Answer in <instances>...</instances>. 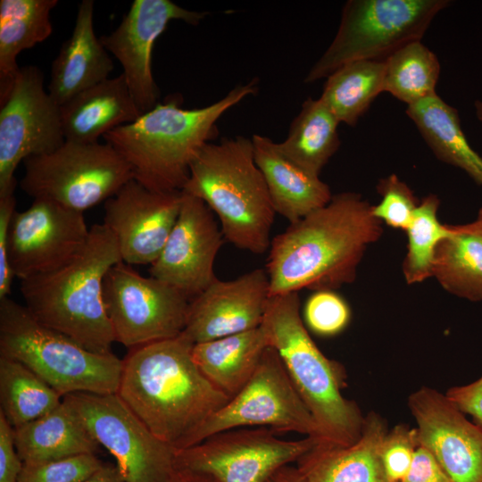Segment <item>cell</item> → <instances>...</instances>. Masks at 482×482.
<instances>
[{
    "label": "cell",
    "mask_w": 482,
    "mask_h": 482,
    "mask_svg": "<svg viewBox=\"0 0 482 482\" xmlns=\"http://www.w3.org/2000/svg\"><path fill=\"white\" fill-rule=\"evenodd\" d=\"M0 355L18 361L62 397L118 391L123 362L98 353L37 320L10 297L0 300Z\"/></svg>",
    "instance_id": "7"
},
{
    "label": "cell",
    "mask_w": 482,
    "mask_h": 482,
    "mask_svg": "<svg viewBox=\"0 0 482 482\" xmlns=\"http://www.w3.org/2000/svg\"><path fill=\"white\" fill-rule=\"evenodd\" d=\"M255 79L201 108L180 107L176 97L158 103L133 122L103 138L129 164L134 179L156 192L182 191L192 162L218 136L217 122L230 108L258 91Z\"/></svg>",
    "instance_id": "3"
},
{
    "label": "cell",
    "mask_w": 482,
    "mask_h": 482,
    "mask_svg": "<svg viewBox=\"0 0 482 482\" xmlns=\"http://www.w3.org/2000/svg\"><path fill=\"white\" fill-rule=\"evenodd\" d=\"M141 115L122 74L108 78L60 105L64 138L78 143L98 142L109 131Z\"/></svg>",
    "instance_id": "24"
},
{
    "label": "cell",
    "mask_w": 482,
    "mask_h": 482,
    "mask_svg": "<svg viewBox=\"0 0 482 482\" xmlns=\"http://www.w3.org/2000/svg\"><path fill=\"white\" fill-rule=\"evenodd\" d=\"M22 467L15 446L14 428L0 412V482H17Z\"/></svg>",
    "instance_id": "40"
},
{
    "label": "cell",
    "mask_w": 482,
    "mask_h": 482,
    "mask_svg": "<svg viewBox=\"0 0 482 482\" xmlns=\"http://www.w3.org/2000/svg\"><path fill=\"white\" fill-rule=\"evenodd\" d=\"M182 191L156 192L136 179L104 203L103 224L114 236L121 261L152 264L161 254L178 220Z\"/></svg>",
    "instance_id": "18"
},
{
    "label": "cell",
    "mask_w": 482,
    "mask_h": 482,
    "mask_svg": "<svg viewBox=\"0 0 482 482\" xmlns=\"http://www.w3.org/2000/svg\"><path fill=\"white\" fill-rule=\"evenodd\" d=\"M65 142L60 105L44 88L42 71L21 67L0 103V195L14 192V172L26 159L48 154Z\"/></svg>",
    "instance_id": "14"
},
{
    "label": "cell",
    "mask_w": 482,
    "mask_h": 482,
    "mask_svg": "<svg viewBox=\"0 0 482 482\" xmlns=\"http://www.w3.org/2000/svg\"><path fill=\"white\" fill-rule=\"evenodd\" d=\"M269 298L266 270L255 269L232 280L216 278L190 300L182 334L197 344L257 328Z\"/></svg>",
    "instance_id": "20"
},
{
    "label": "cell",
    "mask_w": 482,
    "mask_h": 482,
    "mask_svg": "<svg viewBox=\"0 0 482 482\" xmlns=\"http://www.w3.org/2000/svg\"><path fill=\"white\" fill-rule=\"evenodd\" d=\"M384 92L407 104L435 94L440 62L420 40L411 42L384 60Z\"/></svg>",
    "instance_id": "33"
},
{
    "label": "cell",
    "mask_w": 482,
    "mask_h": 482,
    "mask_svg": "<svg viewBox=\"0 0 482 482\" xmlns=\"http://www.w3.org/2000/svg\"><path fill=\"white\" fill-rule=\"evenodd\" d=\"M210 12L185 9L170 0H135L119 26L100 40L122 67L129 92L143 114L159 102L152 71L154 43L171 21L198 25Z\"/></svg>",
    "instance_id": "16"
},
{
    "label": "cell",
    "mask_w": 482,
    "mask_h": 482,
    "mask_svg": "<svg viewBox=\"0 0 482 482\" xmlns=\"http://www.w3.org/2000/svg\"><path fill=\"white\" fill-rule=\"evenodd\" d=\"M401 482H453L433 454L419 445L411 465Z\"/></svg>",
    "instance_id": "42"
},
{
    "label": "cell",
    "mask_w": 482,
    "mask_h": 482,
    "mask_svg": "<svg viewBox=\"0 0 482 482\" xmlns=\"http://www.w3.org/2000/svg\"><path fill=\"white\" fill-rule=\"evenodd\" d=\"M89 231L83 212L34 199L11 220L7 253L14 278L23 280L62 267L81 251Z\"/></svg>",
    "instance_id": "15"
},
{
    "label": "cell",
    "mask_w": 482,
    "mask_h": 482,
    "mask_svg": "<svg viewBox=\"0 0 482 482\" xmlns=\"http://www.w3.org/2000/svg\"><path fill=\"white\" fill-rule=\"evenodd\" d=\"M267 482H308L296 466L290 464L278 470Z\"/></svg>",
    "instance_id": "44"
},
{
    "label": "cell",
    "mask_w": 482,
    "mask_h": 482,
    "mask_svg": "<svg viewBox=\"0 0 482 482\" xmlns=\"http://www.w3.org/2000/svg\"><path fill=\"white\" fill-rule=\"evenodd\" d=\"M318 441L313 436L284 440L265 427L233 428L176 451L175 467L207 474L219 482H267Z\"/></svg>",
    "instance_id": "13"
},
{
    "label": "cell",
    "mask_w": 482,
    "mask_h": 482,
    "mask_svg": "<svg viewBox=\"0 0 482 482\" xmlns=\"http://www.w3.org/2000/svg\"><path fill=\"white\" fill-rule=\"evenodd\" d=\"M261 327L278 353L295 387L312 413L320 440L337 445L355 442L364 416L345 398L343 366L319 349L300 314L298 292L270 295Z\"/></svg>",
    "instance_id": "5"
},
{
    "label": "cell",
    "mask_w": 482,
    "mask_h": 482,
    "mask_svg": "<svg viewBox=\"0 0 482 482\" xmlns=\"http://www.w3.org/2000/svg\"><path fill=\"white\" fill-rule=\"evenodd\" d=\"M57 0L0 1V103L9 94L21 67L19 54L53 33L51 11Z\"/></svg>",
    "instance_id": "28"
},
{
    "label": "cell",
    "mask_w": 482,
    "mask_h": 482,
    "mask_svg": "<svg viewBox=\"0 0 482 482\" xmlns=\"http://www.w3.org/2000/svg\"><path fill=\"white\" fill-rule=\"evenodd\" d=\"M384 61L348 62L327 78L320 99L340 123L353 127L384 92Z\"/></svg>",
    "instance_id": "31"
},
{
    "label": "cell",
    "mask_w": 482,
    "mask_h": 482,
    "mask_svg": "<svg viewBox=\"0 0 482 482\" xmlns=\"http://www.w3.org/2000/svg\"><path fill=\"white\" fill-rule=\"evenodd\" d=\"M14 431L15 446L24 464L96 453L100 447L64 399L54 410Z\"/></svg>",
    "instance_id": "25"
},
{
    "label": "cell",
    "mask_w": 482,
    "mask_h": 482,
    "mask_svg": "<svg viewBox=\"0 0 482 482\" xmlns=\"http://www.w3.org/2000/svg\"><path fill=\"white\" fill-rule=\"evenodd\" d=\"M475 113L478 120L482 122V101L478 100L474 103Z\"/></svg>",
    "instance_id": "47"
},
{
    "label": "cell",
    "mask_w": 482,
    "mask_h": 482,
    "mask_svg": "<svg viewBox=\"0 0 482 482\" xmlns=\"http://www.w3.org/2000/svg\"><path fill=\"white\" fill-rule=\"evenodd\" d=\"M340 122L320 99L308 97L292 120L278 149L306 172L320 177L323 167L338 150Z\"/></svg>",
    "instance_id": "29"
},
{
    "label": "cell",
    "mask_w": 482,
    "mask_h": 482,
    "mask_svg": "<svg viewBox=\"0 0 482 482\" xmlns=\"http://www.w3.org/2000/svg\"><path fill=\"white\" fill-rule=\"evenodd\" d=\"M448 0H349L337 34L310 69L304 83L328 78L344 64L384 61L402 46L421 40Z\"/></svg>",
    "instance_id": "8"
},
{
    "label": "cell",
    "mask_w": 482,
    "mask_h": 482,
    "mask_svg": "<svg viewBox=\"0 0 482 482\" xmlns=\"http://www.w3.org/2000/svg\"><path fill=\"white\" fill-rule=\"evenodd\" d=\"M251 139L276 213L294 223L331 200L329 187L289 160L277 143L260 134Z\"/></svg>",
    "instance_id": "23"
},
{
    "label": "cell",
    "mask_w": 482,
    "mask_h": 482,
    "mask_svg": "<svg viewBox=\"0 0 482 482\" xmlns=\"http://www.w3.org/2000/svg\"><path fill=\"white\" fill-rule=\"evenodd\" d=\"M446 397L472 421L482 428V374L476 380L453 386L445 393Z\"/></svg>",
    "instance_id": "41"
},
{
    "label": "cell",
    "mask_w": 482,
    "mask_h": 482,
    "mask_svg": "<svg viewBox=\"0 0 482 482\" xmlns=\"http://www.w3.org/2000/svg\"><path fill=\"white\" fill-rule=\"evenodd\" d=\"M83 482H126L118 468L110 464H103L96 471Z\"/></svg>",
    "instance_id": "43"
},
{
    "label": "cell",
    "mask_w": 482,
    "mask_h": 482,
    "mask_svg": "<svg viewBox=\"0 0 482 482\" xmlns=\"http://www.w3.org/2000/svg\"><path fill=\"white\" fill-rule=\"evenodd\" d=\"M452 234L437 246L432 276L447 292L482 301V234L465 225H450Z\"/></svg>",
    "instance_id": "30"
},
{
    "label": "cell",
    "mask_w": 482,
    "mask_h": 482,
    "mask_svg": "<svg viewBox=\"0 0 482 482\" xmlns=\"http://www.w3.org/2000/svg\"><path fill=\"white\" fill-rule=\"evenodd\" d=\"M223 240L207 204L182 191L178 220L161 254L150 266V276L191 300L217 278L213 265Z\"/></svg>",
    "instance_id": "17"
},
{
    "label": "cell",
    "mask_w": 482,
    "mask_h": 482,
    "mask_svg": "<svg viewBox=\"0 0 482 482\" xmlns=\"http://www.w3.org/2000/svg\"><path fill=\"white\" fill-rule=\"evenodd\" d=\"M247 427H265L278 434L297 432L320 440L312 413L271 346L266 348L245 386L193 432L181 449L213 434Z\"/></svg>",
    "instance_id": "10"
},
{
    "label": "cell",
    "mask_w": 482,
    "mask_h": 482,
    "mask_svg": "<svg viewBox=\"0 0 482 482\" xmlns=\"http://www.w3.org/2000/svg\"><path fill=\"white\" fill-rule=\"evenodd\" d=\"M269 346L267 336L260 326L195 344L192 357L205 378L231 398L250 380Z\"/></svg>",
    "instance_id": "26"
},
{
    "label": "cell",
    "mask_w": 482,
    "mask_h": 482,
    "mask_svg": "<svg viewBox=\"0 0 482 482\" xmlns=\"http://www.w3.org/2000/svg\"><path fill=\"white\" fill-rule=\"evenodd\" d=\"M304 320L316 335L332 337L342 332L351 320L346 301L335 290L314 291L303 309Z\"/></svg>",
    "instance_id": "35"
},
{
    "label": "cell",
    "mask_w": 482,
    "mask_h": 482,
    "mask_svg": "<svg viewBox=\"0 0 482 482\" xmlns=\"http://www.w3.org/2000/svg\"><path fill=\"white\" fill-rule=\"evenodd\" d=\"M419 445L416 428L398 424L388 429L381 447V460L390 482H401L406 476Z\"/></svg>",
    "instance_id": "38"
},
{
    "label": "cell",
    "mask_w": 482,
    "mask_h": 482,
    "mask_svg": "<svg viewBox=\"0 0 482 482\" xmlns=\"http://www.w3.org/2000/svg\"><path fill=\"white\" fill-rule=\"evenodd\" d=\"M62 399L29 368L0 355V412L14 428L54 410Z\"/></svg>",
    "instance_id": "32"
},
{
    "label": "cell",
    "mask_w": 482,
    "mask_h": 482,
    "mask_svg": "<svg viewBox=\"0 0 482 482\" xmlns=\"http://www.w3.org/2000/svg\"><path fill=\"white\" fill-rule=\"evenodd\" d=\"M169 482H219L212 477L186 469L176 468Z\"/></svg>",
    "instance_id": "45"
},
{
    "label": "cell",
    "mask_w": 482,
    "mask_h": 482,
    "mask_svg": "<svg viewBox=\"0 0 482 482\" xmlns=\"http://www.w3.org/2000/svg\"><path fill=\"white\" fill-rule=\"evenodd\" d=\"M381 234L382 222L360 194L332 195L271 240L266 263L270 296L352 283L366 249Z\"/></svg>",
    "instance_id": "1"
},
{
    "label": "cell",
    "mask_w": 482,
    "mask_h": 482,
    "mask_svg": "<svg viewBox=\"0 0 482 482\" xmlns=\"http://www.w3.org/2000/svg\"><path fill=\"white\" fill-rule=\"evenodd\" d=\"M194 345L181 333L129 349L117 391L150 431L176 451L230 399L198 369Z\"/></svg>",
    "instance_id": "2"
},
{
    "label": "cell",
    "mask_w": 482,
    "mask_h": 482,
    "mask_svg": "<svg viewBox=\"0 0 482 482\" xmlns=\"http://www.w3.org/2000/svg\"><path fill=\"white\" fill-rule=\"evenodd\" d=\"M387 431L386 420L370 411L355 442L337 445L318 441L296 461V467L308 482H390L381 460Z\"/></svg>",
    "instance_id": "21"
},
{
    "label": "cell",
    "mask_w": 482,
    "mask_h": 482,
    "mask_svg": "<svg viewBox=\"0 0 482 482\" xmlns=\"http://www.w3.org/2000/svg\"><path fill=\"white\" fill-rule=\"evenodd\" d=\"M94 439L115 459L126 482H169L176 450L156 437L115 394L74 393L63 397Z\"/></svg>",
    "instance_id": "11"
},
{
    "label": "cell",
    "mask_w": 482,
    "mask_h": 482,
    "mask_svg": "<svg viewBox=\"0 0 482 482\" xmlns=\"http://www.w3.org/2000/svg\"><path fill=\"white\" fill-rule=\"evenodd\" d=\"M182 191L201 199L217 215L227 242L254 254L270 248L276 212L251 138L237 136L204 145Z\"/></svg>",
    "instance_id": "6"
},
{
    "label": "cell",
    "mask_w": 482,
    "mask_h": 482,
    "mask_svg": "<svg viewBox=\"0 0 482 482\" xmlns=\"http://www.w3.org/2000/svg\"><path fill=\"white\" fill-rule=\"evenodd\" d=\"M103 298L115 342L129 349L176 337L185 328L190 300L122 261L107 271Z\"/></svg>",
    "instance_id": "12"
},
{
    "label": "cell",
    "mask_w": 482,
    "mask_h": 482,
    "mask_svg": "<svg viewBox=\"0 0 482 482\" xmlns=\"http://www.w3.org/2000/svg\"><path fill=\"white\" fill-rule=\"evenodd\" d=\"M104 463L96 453L24 464L17 482H83Z\"/></svg>",
    "instance_id": "36"
},
{
    "label": "cell",
    "mask_w": 482,
    "mask_h": 482,
    "mask_svg": "<svg viewBox=\"0 0 482 482\" xmlns=\"http://www.w3.org/2000/svg\"><path fill=\"white\" fill-rule=\"evenodd\" d=\"M439 204L435 195L422 198L405 230L408 249L403 271L408 284L420 283L432 276L436 248L452 234L450 225H444L438 220Z\"/></svg>",
    "instance_id": "34"
},
{
    "label": "cell",
    "mask_w": 482,
    "mask_h": 482,
    "mask_svg": "<svg viewBox=\"0 0 482 482\" xmlns=\"http://www.w3.org/2000/svg\"><path fill=\"white\" fill-rule=\"evenodd\" d=\"M407 405L419 445L428 449L453 482H482V428L438 390L421 386Z\"/></svg>",
    "instance_id": "19"
},
{
    "label": "cell",
    "mask_w": 482,
    "mask_h": 482,
    "mask_svg": "<svg viewBox=\"0 0 482 482\" xmlns=\"http://www.w3.org/2000/svg\"><path fill=\"white\" fill-rule=\"evenodd\" d=\"M377 191L381 201L372 205V214L387 226L406 230L419 204L413 191L396 175L379 180Z\"/></svg>",
    "instance_id": "37"
},
{
    "label": "cell",
    "mask_w": 482,
    "mask_h": 482,
    "mask_svg": "<svg viewBox=\"0 0 482 482\" xmlns=\"http://www.w3.org/2000/svg\"><path fill=\"white\" fill-rule=\"evenodd\" d=\"M464 225L470 230L482 234V207L479 209L476 220Z\"/></svg>",
    "instance_id": "46"
},
{
    "label": "cell",
    "mask_w": 482,
    "mask_h": 482,
    "mask_svg": "<svg viewBox=\"0 0 482 482\" xmlns=\"http://www.w3.org/2000/svg\"><path fill=\"white\" fill-rule=\"evenodd\" d=\"M405 112L439 160L462 170L482 186V156L468 142L454 107L435 94L407 106Z\"/></svg>",
    "instance_id": "27"
},
{
    "label": "cell",
    "mask_w": 482,
    "mask_h": 482,
    "mask_svg": "<svg viewBox=\"0 0 482 482\" xmlns=\"http://www.w3.org/2000/svg\"><path fill=\"white\" fill-rule=\"evenodd\" d=\"M21 188L84 212L113 196L134 179L127 161L108 143L66 141L57 149L23 162Z\"/></svg>",
    "instance_id": "9"
},
{
    "label": "cell",
    "mask_w": 482,
    "mask_h": 482,
    "mask_svg": "<svg viewBox=\"0 0 482 482\" xmlns=\"http://www.w3.org/2000/svg\"><path fill=\"white\" fill-rule=\"evenodd\" d=\"M114 68L110 53L94 30V1L78 7L70 37L52 62L48 93L62 105L79 93L105 80Z\"/></svg>",
    "instance_id": "22"
},
{
    "label": "cell",
    "mask_w": 482,
    "mask_h": 482,
    "mask_svg": "<svg viewBox=\"0 0 482 482\" xmlns=\"http://www.w3.org/2000/svg\"><path fill=\"white\" fill-rule=\"evenodd\" d=\"M121 262L117 241L105 225L90 227L81 251L62 267L21 280L25 307L43 325L87 350L110 353L115 342L104 298L107 271Z\"/></svg>",
    "instance_id": "4"
},
{
    "label": "cell",
    "mask_w": 482,
    "mask_h": 482,
    "mask_svg": "<svg viewBox=\"0 0 482 482\" xmlns=\"http://www.w3.org/2000/svg\"><path fill=\"white\" fill-rule=\"evenodd\" d=\"M14 192L0 195V300L9 297L14 275L8 262V236L15 212Z\"/></svg>",
    "instance_id": "39"
}]
</instances>
